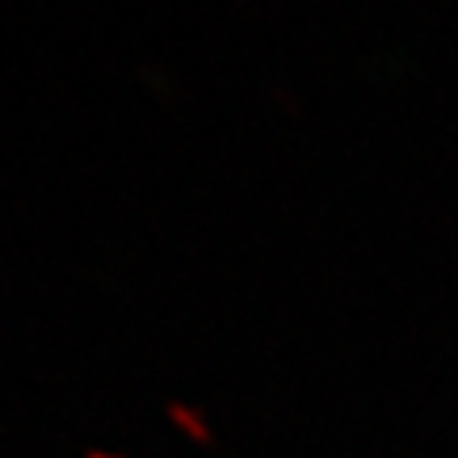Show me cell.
Here are the masks:
<instances>
[{"instance_id": "7a4b0ae2", "label": "cell", "mask_w": 458, "mask_h": 458, "mask_svg": "<svg viewBox=\"0 0 458 458\" xmlns=\"http://www.w3.org/2000/svg\"><path fill=\"white\" fill-rule=\"evenodd\" d=\"M84 458H119V454H104V451H89Z\"/></svg>"}, {"instance_id": "6da1fadb", "label": "cell", "mask_w": 458, "mask_h": 458, "mask_svg": "<svg viewBox=\"0 0 458 458\" xmlns=\"http://www.w3.org/2000/svg\"><path fill=\"white\" fill-rule=\"evenodd\" d=\"M165 412H168V420L180 428L188 439H195L199 447H214V432H210V424L203 420V412L199 409H191L188 401H180V397H172L168 405H165Z\"/></svg>"}]
</instances>
